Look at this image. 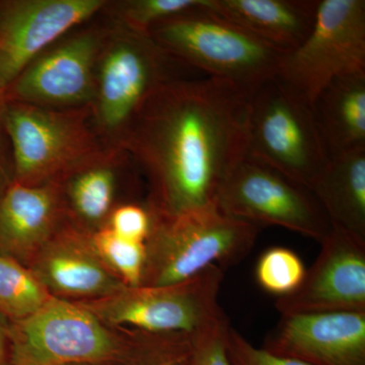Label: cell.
I'll return each mask as SVG.
<instances>
[{
	"mask_svg": "<svg viewBox=\"0 0 365 365\" xmlns=\"http://www.w3.org/2000/svg\"><path fill=\"white\" fill-rule=\"evenodd\" d=\"M93 249L127 287H140L146 263L145 242L129 241L102 227L90 237Z\"/></svg>",
	"mask_w": 365,
	"mask_h": 365,
	"instance_id": "603a6c76",
	"label": "cell"
},
{
	"mask_svg": "<svg viewBox=\"0 0 365 365\" xmlns=\"http://www.w3.org/2000/svg\"><path fill=\"white\" fill-rule=\"evenodd\" d=\"M309 191L333 227L365 244V148L329 158Z\"/></svg>",
	"mask_w": 365,
	"mask_h": 365,
	"instance_id": "d6986e66",
	"label": "cell"
},
{
	"mask_svg": "<svg viewBox=\"0 0 365 365\" xmlns=\"http://www.w3.org/2000/svg\"><path fill=\"white\" fill-rule=\"evenodd\" d=\"M13 163L11 148L4 131H0V198L13 182Z\"/></svg>",
	"mask_w": 365,
	"mask_h": 365,
	"instance_id": "83f0119b",
	"label": "cell"
},
{
	"mask_svg": "<svg viewBox=\"0 0 365 365\" xmlns=\"http://www.w3.org/2000/svg\"><path fill=\"white\" fill-rule=\"evenodd\" d=\"M251 98L212 76L173 78L148 98L122 148L150 178L153 215L217 205L223 182L247 158Z\"/></svg>",
	"mask_w": 365,
	"mask_h": 365,
	"instance_id": "6da1fadb",
	"label": "cell"
},
{
	"mask_svg": "<svg viewBox=\"0 0 365 365\" xmlns=\"http://www.w3.org/2000/svg\"><path fill=\"white\" fill-rule=\"evenodd\" d=\"M108 30L109 26H90L66 34L7 86V101L50 109L90 107Z\"/></svg>",
	"mask_w": 365,
	"mask_h": 365,
	"instance_id": "8fae6325",
	"label": "cell"
},
{
	"mask_svg": "<svg viewBox=\"0 0 365 365\" xmlns=\"http://www.w3.org/2000/svg\"><path fill=\"white\" fill-rule=\"evenodd\" d=\"M227 352L230 365H309L256 347L232 326L227 334Z\"/></svg>",
	"mask_w": 365,
	"mask_h": 365,
	"instance_id": "4316f807",
	"label": "cell"
},
{
	"mask_svg": "<svg viewBox=\"0 0 365 365\" xmlns=\"http://www.w3.org/2000/svg\"><path fill=\"white\" fill-rule=\"evenodd\" d=\"M109 227L129 241L146 242L153 225V213L137 204H124L112 210Z\"/></svg>",
	"mask_w": 365,
	"mask_h": 365,
	"instance_id": "484cf974",
	"label": "cell"
},
{
	"mask_svg": "<svg viewBox=\"0 0 365 365\" xmlns=\"http://www.w3.org/2000/svg\"><path fill=\"white\" fill-rule=\"evenodd\" d=\"M51 297L32 271L0 255V313L20 321L35 314Z\"/></svg>",
	"mask_w": 365,
	"mask_h": 365,
	"instance_id": "44dd1931",
	"label": "cell"
},
{
	"mask_svg": "<svg viewBox=\"0 0 365 365\" xmlns=\"http://www.w3.org/2000/svg\"><path fill=\"white\" fill-rule=\"evenodd\" d=\"M107 0H0V86L102 11Z\"/></svg>",
	"mask_w": 365,
	"mask_h": 365,
	"instance_id": "7c38bea8",
	"label": "cell"
},
{
	"mask_svg": "<svg viewBox=\"0 0 365 365\" xmlns=\"http://www.w3.org/2000/svg\"><path fill=\"white\" fill-rule=\"evenodd\" d=\"M247 158L307 190L328 163L313 107L277 78L252 96Z\"/></svg>",
	"mask_w": 365,
	"mask_h": 365,
	"instance_id": "52a82bcc",
	"label": "cell"
},
{
	"mask_svg": "<svg viewBox=\"0 0 365 365\" xmlns=\"http://www.w3.org/2000/svg\"><path fill=\"white\" fill-rule=\"evenodd\" d=\"M69 365H91V364H69Z\"/></svg>",
	"mask_w": 365,
	"mask_h": 365,
	"instance_id": "1f68e13d",
	"label": "cell"
},
{
	"mask_svg": "<svg viewBox=\"0 0 365 365\" xmlns=\"http://www.w3.org/2000/svg\"><path fill=\"white\" fill-rule=\"evenodd\" d=\"M151 39L170 55L252 96L277 78L285 53L203 6L153 26Z\"/></svg>",
	"mask_w": 365,
	"mask_h": 365,
	"instance_id": "7a4b0ae2",
	"label": "cell"
},
{
	"mask_svg": "<svg viewBox=\"0 0 365 365\" xmlns=\"http://www.w3.org/2000/svg\"><path fill=\"white\" fill-rule=\"evenodd\" d=\"M217 207L237 220L287 228L319 242L332 228L309 190L247 158L223 182Z\"/></svg>",
	"mask_w": 365,
	"mask_h": 365,
	"instance_id": "30bf717a",
	"label": "cell"
},
{
	"mask_svg": "<svg viewBox=\"0 0 365 365\" xmlns=\"http://www.w3.org/2000/svg\"><path fill=\"white\" fill-rule=\"evenodd\" d=\"M189 354L187 356L181 357V359L169 360V361L163 362V364L158 365H186L187 359H188Z\"/></svg>",
	"mask_w": 365,
	"mask_h": 365,
	"instance_id": "4dcf8cb0",
	"label": "cell"
},
{
	"mask_svg": "<svg viewBox=\"0 0 365 365\" xmlns=\"http://www.w3.org/2000/svg\"><path fill=\"white\" fill-rule=\"evenodd\" d=\"M365 71L364 0H319L311 33L285 53L277 78L309 104L334 78Z\"/></svg>",
	"mask_w": 365,
	"mask_h": 365,
	"instance_id": "9c48e42d",
	"label": "cell"
},
{
	"mask_svg": "<svg viewBox=\"0 0 365 365\" xmlns=\"http://www.w3.org/2000/svg\"><path fill=\"white\" fill-rule=\"evenodd\" d=\"M260 230L217 205L172 217L153 213L140 287L179 284L210 266L225 270L237 265L253 249Z\"/></svg>",
	"mask_w": 365,
	"mask_h": 365,
	"instance_id": "277c9868",
	"label": "cell"
},
{
	"mask_svg": "<svg viewBox=\"0 0 365 365\" xmlns=\"http://www.w3.org/2000/svg\"><path fill=\"white\" fill-rule=\"evenodd\" d=\"M225 270L210 266L169 287H126L116 294L83 302L106 326H133L150 334H190L223 313L218 302Z\"/></svg>",
	"mask_w": 365,
	"mask_h": 365,
	"instance_id": "ba28073f",
	"label": "cell"
},
{
	"mask_svg": "<svg viewBox=\"0 0 365 365\" xmlns=\"http://www.w3.org/2000/svg\"><path fill=\"white\" fill-rule=\"evenodd\" d=\"M7 330L0 323V365H6L7 359Z\"/></svg>",
	"mask_w": 365,
	"mask_h": 365,
	"instance_id": "f1b7e54d",
	"label": "cell"
},
{
	"mask_svg": "<svg viewBox=\"0 0 365 365\" xmlns=\"http://www.w3.org/2000/svg\"><path fill=\"white\" fill-rule=\"evenodd\" d=\"M32 273L50 294L103 299L127 285L106 266L90 239L64 230L41 248Z\"/></svg>",
	"mask_w": 365,
	"mask_h": 365,
	"instance_id": "9a60e30c",
	"label": "cell"
},
{
	"mask_svg": "<svg viewBox=\"0 0 365 365\" xmlns=\"http://www.w3.org/2000/svg\"><path fill=\"white\" fill-rule=\"evenodd\" d=\"M230 323L225 312L208 325L190 334L191 348L186 365H230L227 334Z\"/></svg>",
	"mask_w": 365,
	"mask_h": 365,
	"instance_id": "d4e9b609",
	"label": "cell"
},
{
	"mask_svg": "<svg viewBox=\"0 0 365 365\" xmlns=\"http://www.w3.org/2000/svg\"><path fill=\"white\" fill-rule=\"evenodd\" d=\"M312 107L329 158L365 148V71L334 78Z\"/></svg>",
	"mask_w": 365,
	"mask_h": 365,
	"instance_id": "ac0fdd59",
	"label": "cell"
},
{
	"mask_svg": "<svg viewBox=\"0 0 365 365\" xmlns=\"http://www.w3.org/2000/svg\"><path fill=\"white\" fill-rule=\"evenodd\" d=\"M58 182H11L0 198V249L7 257L35 253L51 237L61 210Z\"/></svg>",
	"mask_w": 365,
	"mask_h": 365,
	"instance_id": "2e32d148",
	"label": "cell"
},
{
	"mask_svg": "<svg viewBox=\"0 0 365 365\" xmlns=\"http://www.w3.org/2000/svg\"><path fill=\"white\" fill-rule=\"evenodd\" d=\"M7 103H9V101H7L6 98V88L0 86V131L4 130L2 123H4V113H6Z\"/></svg>",
	"mask_w": 365,
	"mask_h": 365,
	"instance_id": "f546056e",
	"label": "cell"
},
{
	"mask_svg": "<svg viewBox=\"0 0 365 365\" xmlns=\"http://www.w3.org/2000/svg\"><path fill=\"white\" fill-rule=\"evenodd\" d=\"M306 272L299 255L284 247H272L261 255L255 276L262 289L281 297L294 292Z\"/></svg>",
	"mask_w": 365,
	"mask_h": 365,
	"instance_id": "cb8c5ba5",
	"label": "cell"
},
{
	"mask_svg": "<svg viewBox=\"0 0 365 365\" xmlns=\"http://www.w3.org/2000/svg\"><path fill=\"white\" fill-rule=\"evenodd\" d=\"M262 348L309 365H365V312L281 314Z\"/></svg>",
	"mask_w": 365,
	"mask_h": 365,
	"instance_id": "5bb4252c",
	"label": "cell"
},
{
	"mask_svg": "<svg viewBox=\"0 0 365 365\" xmlns=\"http://www.w3.org/2000/svg\"><path fill=\"white\" fill-rule=\"evenodd\" d=\"M130 158L124 148L105 146L60 180L61 191L78 220L90 225L109 220L120 169Z\"/></svg>",
	"mask_w": 365,
	"mask_h": 365,
	"instance_id": "ffe728a7",
	"label": "cell"
},
{
	"mask_svg": "<svg viewBox=\"0 0 365 365\" xmlns=\"http://www.w3.org/2000/svg\"><path fill=\"white\" fill-rule=\"evenodd\" d=\"M318 4L319 0H207L213 13L287 53L311 33Z\"/></svg>",
	"mask_w": 365,
	"mask_h": 365,
	"instance_id": "e0dca14e",
	"label": "cell"
},
{
	"mask_svg": "<svg viewBox=\"0 0 365 365\" xmlns=\"http://www.w3.org/2000/svg\"><path fill=\"white\" fill-rule=\"evenodd\" d=\"M300 287L278 297L280 314L365 312V244L331 228Z\"/></svg>",
	"mask_w": 365,
	"mask_h": 365,
	"instance_id": "4fadbf2b",
	"label": "cell"
},
{
	"mask_svg": "<svg viewBox=\"0 0 365 365\" xmlns=\"http://www.w3.org/2000/svg\"><path fill=\"white\" fill-rule=\"evenodd\" d=\"M2 126L13 180L24 185L59 182L107 146L96 131L90 107L50 109L9 102Z\"/></svg>",
	"mask_w": 365,
	"mask_h": 365,
	"instance_id": "8992f818",
	"label": "cell"
},
{
	"mask_svg": "<svg viewBox=\"0 0 365 365\" xmlns=\"http://www.w3.org/2000/svg\"><path fill=\"white\" fill-rule=\"evenodd\" d=\"M172 57L150 35L112 23L96 68L90 106L93 126L107 146L122 148L148 98L170 81Z\"/></svg>",
	"mask_w": 365,
	"mask_h": 365,
	"instance_id": "5b68a950",
	"label": "cell"
},
{
	"mask_svg": "<svg viewBox=\"0 0 365 365\" xmlns=\"http://www.w3.org/2000/svg\"><path fill=\"white\" fill-rule=\"evenodd\" d=\"M7 340L11 365H97L115 360L148 365L155 353L153 334L125 342L83 304L53 295L35 314L14 321Z\"/></svg>",
	"mask_w": 365,
	"mask_h": 365,
	"instance_id": "3957f363",
	"label": "cell"
},
{
	"mask_svg": "<svg viewBox=\"0 0 365 365\" xmlns=\"http://www.w3.org/2000/svg\"><path fill=\"white\" fill-rule=\"evenodd\" d=\"M205 0H117L106 2L101 13L112 23L148 35L158 24L203 6Z\"/></svg>",
	"mask_w": 365,
	"mask_h": 365,
	"instance_id": "7402d4cb",
	"label": "cell"
}]
</instances>
